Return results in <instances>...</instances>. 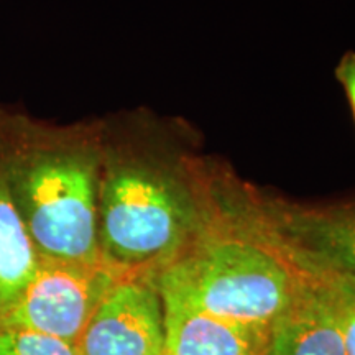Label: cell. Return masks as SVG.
<instances>
[{
  "label": "cell",
  "mask_w": 355,
  "mask_h": 355,
  "mask_svg": "<svg viewBox=\"0 0 355 355\" xmlns=\"http://www.w3.org/2000/svg\"><path fill=\"white\" fill-rule=\"evenodd\" d=\"M159 296L165 314L163 355L266 354L265 329L212 316L166 293Z\"/></svg>",
  "instance_id": "6"
},
{
  "label": "cell",
  "mask_w": 355,
  "mask_h": 355,
  "mask_svg": "<svg viewBox=\"0 0 355 355\" xmlns=\"http://www.w3.org/2000/svg\"><path fill=\"white\" fill-rule=\"evenodd\" d=\"M329 283L343 324L347 355H355V275L337 270Z\"/></svg>",
  "instance_id": "10"
},
{
  "label": "cell",
  "mask_w": 355,
  "mask_h": 355,
  "mask_svg": "<svg viewBox=\"0 0 355 355\" xmlns=\"http://www.w3.org/2000/svg\"><path fill=\"white\" fill-rule=\"evenodd\" d=\"M0 168L42 259L102 263V137L0 107Z\"/></svg>",
  "instance_id": "1"
},
{
  "label": "cell",
  "mask_w": 355,
  "mask_h": 355,
  "mask_svg": "<svg viewBox=\"0 0 355 355\" xmlns=\"http://www.w3.org/2000/svg\"><path fill=\"white\" fill-rule=\"evenodd\" d=\"M121 273L102 263L42 259L33 278L0 327H17L78 344L92 314Z\"/></svg>",
  "instance_id": "4"
},
{
  "label": "cell",
  "mask_w": 355,
  "mask_h": 355,
  "mask_svg": "<svg viewBox=\"0 0 355 355\" xmlns=\"http://www.w3.org/2000/svg\"><path fill=\"white\" fill-rule=\"evenodd\" d=\"M40 263L0 168V319L17 303Z\"/></svg>",
  "instance_id": "8"
},
{
  "label": "cell",
  "mask_w": 355,
  "mask_h": 355,
  "mask_svg": "<svg viewBox=\"0 0 355 355\" xmlns=\"http://www.w3.org/2000/svg\"><path fill=\"white\" fill-rule=\"evenodd\" d=\"M158 290L212 316L265 331L296 296L286 266L243 241L207 243L165 270Z\"/></svg>",
  "instance_id": "3"
},
{
  "label": "cell",
  "mask_w": 355,
  "mask_h": 355,
  "mask_svg": "<svg viewBox=\"0 0 355 355\" xmlns=\"http://www.w3.org/2000/svg\"><path fill=\"white\" fill-rule=\"evenodd\" d=\"M81 355H163L165 314L158 288L123 275L92 314L78 343Z\"/></svg>",
  "instance_id": "5"
},
{
  "label": "cell",
  "mask_w": 355,
  "mask_h": 355,
  "mask_svg": "<svg viewBox=\"0 0 355 355\" xmlns=\"http://www.w3.org/2000/svg\"><path fill=\"white\" fill-rule=\"evenodd\" d=\"M0 355H81L78 344L40 332L0 327Z\"/></svg>",
  "instance_id": "9"
},
{
  "label": "cell",
  "mask_w": 355,
  "mask_h": 355,
  "mask_svg": "<svg viewBox=\"0 0 355 355\" xmlns=\"http://www.w3.org/2000/svg\"><path fill=\"white\" fill-rule=\"evenodd\" d=\"M337 81L343 84L345 96H347L350 110H352V117L355 122V53H345L340 60V63L336 68Z\"/></svg>",
  "instance_id": "12"
},
{
  "label": "cell",
  "mask_w": 355,
  "mask_h": 355,
  "mask_svg": "<svg viewBox=\"0 0 355 355\" xmlns=\"http://www.w3.org/2000/svg\"><path fill=\"white\" fill-rule=\"evenodd\" d=\"M188 224V199L170 173L102 139L99 245L105 263L137 273L165 260L180 247Z\"/></svg>",
  "instance_id": "2"
},
{
  "label": "cell",
  "mask_w": 355,
  "mask_h": 355,
  "mask_svg": "<svg viewBox=\"0 0 355 355\" xmlns=\"http://www.w3.org/2000/svg\"><path fill=\"white\" fill-rule=\"evenodd\" d=\"M326 239L337 268L355 275V212L331 222Z\"/></svg>",
  "instance_id": "11"
},
{
  "label": "cell",
  "mask_w": 355,
  "mask_h": 355,
  "mask_svg": "<svg viewBox=\"0 0 355 355\" xmlns=\"http://www.w3.org/2000/svg\"><path fill=\"white\" fill-rule=\"evenodd\" d=\"M265 355H347L331 283L296 295L268 326Z\"/></svg>",
  "instance_id": "7"
}]
</instances>
